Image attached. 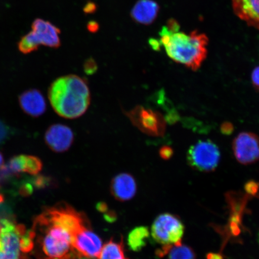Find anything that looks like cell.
I'll list each match as a JSON object with an SVG mask.
<instances>
[{"instance_id": "1", "label": "cell", "mask_w": 259, "mask_h": 259, "mask_svg": "<svg viewBox=\"0 0 259 259\" xmlns=\"http://www.w3.org/2000/svg\"><path fill=\"white\" fill-rule=\"evenodd\" d=\"M34 252L37 259L81 258L74 247L75 235L61 224L53 207L47 208L34 220Z\"/></svg>"}, {"instance_id": "2", "label": "cell", "mask_w": 259, "mask_h": 259, "mask_svg": "<svg viewBox=\"0 0 259 259\" xmlns=\"http://www.w3.org/2000/svg\"><path fill=\"white\" fill-rule=\"evenodd\" d=\"M48 97L57 114L67 119H75L83 115L91 101L88 84L74 74L54 80L49 89Z\"/></svg>"}, {"instance_id": "3", "label": "cell", "mask_w": 259, "mask_h": 259, "mask_svg": "<svg viewBox=\"0 0 259 259\" xmlns=\"http://www.w3.org/2000/svg\"><path fill=\"white\" fill-rule=\"evenodd\" d=\"M160 44L175 62L184 65L193 71L198 70L206 58L208 38L194 30L187 34L180 30L171 31L166 26L160 32Z\"/></svg>"}, {"instance_id": "4", "label": "cell", "mask_w": 259, "mask_h": 259, "mask_svg": "<svg viewBox=\"0 0 259 259\" xmlns=\"http://www.w3.org/2000/svg\"><path fill=\"white\" fill-rule=\"evenodd\" d=\"M221 154L218 145L210 140L199 141L191 146L187 152L188 164L193 169L210 172L218 167Z\"/></svg>"}, {"instance_id": "5", "label": "cell", "mask_w": 259, "mask_h": 259, "mask_svg": "<svg viewBox=\"0 0 259 259\" xmlns=\"http://www.w3.org/2000/svg\"><path fill=\"white\" fill-rule=\"evenodd\" d=\"M184 225L178 217L169 213H162L155 219L151 235L155 241L163 245H179L181 243Z\"/></svg>"}, {"instance_id": "6", "label": "cell", "mask_w": 259, "mask_h": 259, "mask_svg": "<svg viewBox=\"0 0 259 259\" xmlns=\"http://www.w3.org/2000/svg\"><path fill=\"white\" fill-rule=\"evenodd\" d=\"M125 115L136 127L146 135L160 137L166 131V119L158 112L137 106L126 112Z\"/></svg>"}, {"instance_id": "7", "label": "cell", "mask_w": 259, "mask_h": 259, "mask_svg": "<svg viewBox=\"0 0 259 259\" xmlns=\"http://www.w3.org/2000/svg\"><path fill=\"white\" fill-rule=\"evenodd\" d=\"M42 169V162L33 155H19L11 158L0 170V184L21 174L36 176Z\"/></svg>"}, {"instance_id": "8", "label": "cell", "mask_w": 259, "mask_h": 259, "mask_svg": "<svg viewBox=\"0 0 259 259\" xmlns=\"http://www.w3.org/2000/svg\"><path fill=\"white\" fill-rule=\"evenodd\" d=\"M233 151L239 163L247 165L259 160V137L251 132H242L232 144Z\"/></svg>"}, {"instance_id": "9", "label": "cell", "mask_w": 259, "mask_h": 259, "mask_svg": "<svg viewBox=\"0 0 259 259\" xmlns=\"http://www.w3.org/2000/svg\"><path fill=\"white\" fill-rule=\"evenodd\" d=\"M73 245L80 257L98 258L102 248V241L99 236L87 226L75 235Z\"/></svg>"}, {"instance_id": "10", "label": "cell", "mask_w": 259, "mask_h": 259, "mask_svg": "<svg viewBox=\"0 0 259 259\" xmlns=\"http://www.w3.org/2000/svg\"><path fill=\"white\" fill-rule=\"evenodd\" d=\"M73 140L72 129L63 124L52 125L45 135V141L48 147L56 153H63L69 150Z\"/></svg>"}, {"instance_id": "11", "label": "cell", "mask_w": 259, "mask_h": 259, "mask_svg": "<svg viewBox=\"0 0 259 259\" xmlns=\"http://www.w3.org/2000/svg\"><path fill=\"white\" fill-rule=\"evenodd\" d=\"M32 32L35 41L38 45H44L51 48H58L60 47L61 41L59 35L60 29L51 22L36 19L32 26Z\"/></svg>"}, {"instance_id": "12", "label": "cell", "mask_w": 259, "mask_h": 259, "mask_svg": "<svg viewBox=\"0 0 259 259\" xmlns=\"http://www.w3.org/2000/svg\"><path fill=\"white\" fill-rule=\"evenodd\" d=\"M21 108L27 115L38 117L47 110V103L42 94L36 89L25 91L19 97Z\"/></svg>"}, {"instance_id": "13", "label": "cell", "mask_w": 259, "mask_h": 259, "mask_svg": "<svg viewBox=\"0 0 259 259\" xmlns=\"http://www.w3.org/2000/svg\"><path fill=\"white\" fill-rule=\"evenodd\" d=\"M137 183L131 174H119L112 181L111 192L118 201L125 202L132 199L137 193Z\"/></svg>"}, {"instance_id": "14", "label": "cell", "mask_w": 259, "mask_h": 259, "mask_svg": "<svg viewBox=\"0 0 259 259\" xmlns=\"http://www.w3.org/2000/svg\"><path fill=\"white\" fill-rule=\"evenodd\" d=\"M232 5L236 16L259 30V0H232Z\"/></svg>"}, {"instance_id": "15", "label": "cell", "mask_w": 259, "mask_h": 259, "mask_svg": "<svg viewBox=\"0 0 259 259\" xmlns=\"http://www.w3.org/2000/svg\"><path fill=\"white\" fill-rule=\"evenodd\" d=\"M160 6L153 0H139L132 9L131 17L143 25L153 24L157 18Z\"/></svg>"}, {"instance_id": "16", "label": "cell", "mask_w": 259, "mask_h": 259, "mask_svg": "<svg viewBox=\"0 0 259 259\" xmlns=\"http://www.w3.org/2000/svg\"><path fill=\"white\" fill-rule=\"evenodd\" d=\"M98 259H128L124 253L122 238L119 241H109L102 248Z\"/></svg>"}, {"instance_id": "17", "label": "cell", "mask_w": 259, "mask_h": 259, "mask_svg": "<svg viewBox=\"0 0 259 259\" xmlns=\"http://www.w3.org/2000/svg\"><path fill=\"white\" fill-rule=\"evenodd\" d=\"M150 236L147 227H138L130 233L128 236V245L131 250L139 251L144 247Z\"/></svg>"}, {"instance_id": "18", "label": "cell", "mask_w": 259, "mask_h": 259, "mask_svg": "<svg viewBox=\"0 0 259 259\" xmlns=\"http://www.w3.org/2000/svg\"><path fill=\"white\" fill-rule=\"evenodd\" d=\"M168 252V259H196L195 252L193 249L189 246L182 244L171 247Z\"/></svg>"}, {"instance_id": "19", "label": "cell", "mask_w": 259, "mask_h": 259, "mask_svg": "<svg viewBox=\"0 0 259 259\" xmlns=\"http://www.w3.org/2000/svg\"><path fill=\"white\" fill-rule=\"evenodd\" d=\"M39 45L30 31L28 34L24 35L18 42V48L19 51L24 54H28L38 50Z\"/></svg>"}, {"instance_id": "20", "label": "cell", "mask_w": 259, "mask_h": 259, "mask_svg": "<svg viewBox=\"0 0 259 259\" xmlns=\"http://www.w3.org/2000/svg\"><path fill=\"white\" fill-rule=\"evenodd\" d=\"M245 192L251 197H259V183L254 180L248 181L244 186Z\"/></svg>"}, {"instance_id": "21", "label": "cell", "mask_w": 259, "mask_h": 259, "mask_svg": "<svg viewBox=\"0 0 259 259\" xmlns=\"http://www.w3.org/2000/svg\"><path fill=\"white\" fill-rule=\"evenodd\" d=\"M98 69L97 64L93 58H89L85 61V63L83 64L84 72L88 75H92L95 74Z\"/></svg>"}, {"instance_id": "22", "label": "cell", "mask_w": 259, "mask_h": 259, "mask_svg": "<svg viewBox=\"0 0 259 259\" xmlns=\"http://www.w3.org/2000/svg\"><path fill=\"white\" fill-rule=\"evenodd\" d=\"M10 135V128L4 122L0 120V144L7 139Z\"/></svg>"}, {"instance_id": "23", "label": "cell", "mask_w": 259, "mask_h": 259, "mask_svg": "<svg viewBox=\"0 0 259 259\" xmlns=\"http://www.w3.org/2000/svg\"><path fill=\"white\" fill-rule=\"evenodd\" d=\"M160 156L163 160H169L173 156V149L169 147V146H164L161 147L159 151Z\"/></svg>"}, {"instance_id": "24", "label": "cell", "mask_w": 259, "mask_h": 259, "mask_svg": "<svg viewBox=\"0 0 259 259\" xmlns=\"http://www.w3.org/2000/svg\"><path fill=\"white\" fill-rule=\"evenodd\" d=\"M251 80L255 89L259 91V66L255 67L252 71Z\"/></svg>"}, {"instance_id": "25", "label": "cell", "mask_w": 259, "mask_h": 259, "mask_svg": "<svg viewBox=\"0 0 259 259\" xmlns=\"http://www.w3.org/2000/svg\"><path fill=\"white\" fill-rule=\"evenodd\" d=\"M234 125L231 122H225L223 123L221 125V132L223 134L226 135H229L232 134L234 132Z\"/></svg>"}, {"instance_id": "26", "label": "cell", "mask_w": 259, "mask_h": 259, "mask_svg": "<svg viewBox=\"0 0 259 259\" xmlns=\"http://www.w3.org/2000/svg\"><path fill=\"white\" fill-rule=\"evenodd\" d=\"M97 10V6L95 3L89 2L83 8V12L87 14H92L95 13Z\"/></svg>"}, {"instance_id": "27", "label": "cell", "mask_w": 259, "mask_h": 259, "mask_svg": "<svg viewBox=\"0 0 259 259\" xmlns=\"http://www.w3.org/2000/svg\"><path fill=\"white\" fill-rule=\"evenodd\" d=\"M87 29H88L90 32L95 33V32L99 30V25L96 21H90L87 24Z\"/></svg>"}, {"instance_id": "28", "label": "cell", "mask_w": 259, "mask_h": 259, "mask_svg": "<svg viewBox=\"0 0 259 259\" xmlns=\"http://www.w3.org/2000/svg\"><path fill=\"white\" fill-rule=\"evenodd\" d=\"M149 44H150V46L154 50L159 51L160 50L161 44L160 41L154 39H154L153 38H151V39L149 40Z\"/></svg>"}, {"instance_id": "29", "label": "cell", "mask_w": 259, "mask_h": 259, "mask_svg": "<svg viewBox=\"0 0 259 259\" xmlns=\"http://www.w3.org/2000/svg\"><path fill=\"white\" fill-rule=\"evenodd\" d=\"M207 259H224L223 255L218 252H209L206 254Z\"/></svg>"}, {"instance_id": "30", "label": "cell", "mask_w": 259, "mask_h": 259, "mask_svg": "<svg viewBox=\"0 0 259 259\" xmlns=\"http://www.w3.org/2000/svg\"><path fill=\"white\" fill-rule=\"evenodd\" d=\"M97 209L102 212H108V207L105 203L100 202L97 204Z\"/></svg>"}, {"instance_id": "31", "label": "cell", "mask_w": 259, "mask_h": 259, "mask_svg": "<svg viewBox=\"0 0 259 259\" xmlns=\"http://www.w3.org/2000/svg\"><path fill=\"white\" fill-rule=\"evenodd\" d=\"M115 213L113 212H109L105 215V219L106 221L112 222L115 220Z\"/></svg>"}, {"instance_id": "32", "label": "cell", "mask_w": 259, "mask_h": 259, "mask_svg": "<svg viewBox=\"0 0 259 259\" xmlns=\"http://www.w3.org/2000/svg\"><path fill=\"white\" fill-rule=\"evenodd\" d=\"M0 259H16L11 255L6 253V252L0 247Z\"/></svg>"}, {"instance_id": "33", "label": "cell", "mask_w": 259, "mask_h": 259, "mask_svg": "<svg viewBox=\"0 0 259 259\" xmlns=\"http://www.w3.org/2000/svg\"><path fill=\"white\" fill-rule=\"evenodd\" d=\"M3 166H4V158H3L2 154L0 153V170Z\"/></svg>"}, {"instance_id": "34", "label": "cell", "mask_w": 259, "mask_h": 259, "mask_svg": "<svg viewBox=\"0 0 259 259\" xmlns=\"http://www.w3.org/2000/svg\"><path fill=\"white\" fill-rule=\"evenodd\" d=\"M258 240H259V234H258Z\"/></svg>"}]
</instances>
